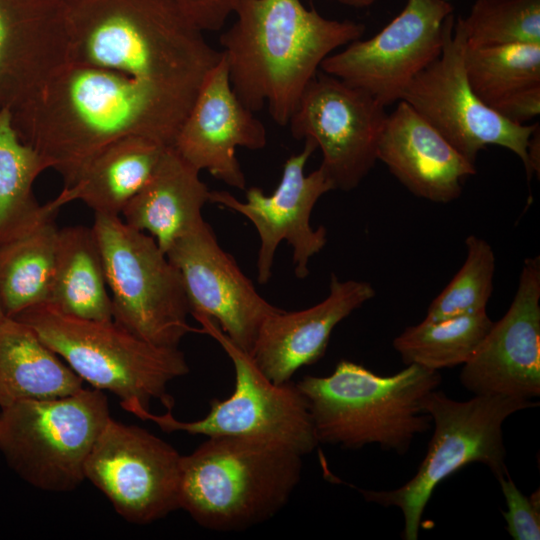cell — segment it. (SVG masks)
Returning <instances> with one entry per match:
<instances>
[{
	"label": "cell",
	"mask_w": 540,
	"mask_h": 540,
	"mask_svg": "<svg viewBox=\"0 0 540 540\" xmlns=\"http://www.w3.org/2000/svg\"><path fill=\"white\" fill-rule=\"evenodd\" d=\"M191 106L129 75L68 61L10 112L20 139L68 188L119 139L143 136L171 146Z\"/></svg>",
	"instance_id": "1"
},
{
	"label": "cell",
	"mask_w": 540,
	"mask_h": 540,
	"mask_svg": "<svg viewBox=\"0 0 540 540\" xmlns=\"http://www.w3.org/2000/svg\"><path fill=\"white\" fill-rule=\"evenodd\" d=\"M69 61L117 71L193 104L222 52L178 0H66Z\"/></svg>",
	"instance_id": "2"
},
{
	"label": "cell",
	"mask_w": 540,
	"mask_h": 540,
	"mask_svg": "<svg viewBox=\"0 0 540 540\" xmlns=\"http://www.w3.org/2000/svg\"><path fill=\"white\" fill-rule=\"evenodd\" d=\"M233 14L219 37L232 89L253 112L267 106L280 126L288 125L323 60L366 29L325 18L300 0H240Z\"/></svg>",
	"instance_id": "3"
},
{
	"label": "cell",
	"mask_w": 540,
	"mask_h": 540,
	"mask_svg": "<svg viewBox=\"0 0 540 540\" xmlns=\"http://www.w3.org/2000/svg\"><path fill=\"white\" fill-rule=\"evenodd\" d=\"M302 457L270 440L208 437L182 456L180 509L214 531L261 524L289 501L301 478Z\"/></svg>",
	"instance_id": "4"
},
{
	"label": "cell",
	"mask_w": 540,
	"mask_h": 540,
	"mask_svg": "<svg viewBox=\"0 0 540 540\" xmlns=\"http://www.w3.org/2000/svg\"><path fill=\"white\" fill-rule=\"evenodd\" d=\"M440 382L438 371L415 364L382 376L341 360L330 375H308L297 386L308 402L319 443L347 449L379 444L403 455L417 434L430 429L424 401Z\"/></svg>",
	"instance_id": "5"
},
{
	"label": "cell",
	"mask_w": 540,
	"mask_h": 540,
	"mask_svg": "<svg viewBox=\"0 0 540 540\" xmlns=\"http://www.w3.org/2000/svg\"><path fill=\"white\" fill-rule=\"evenodd\" d=\"M14 317L30 326L83 382L116 395L126 411L149 410L156 399L172 410L168 384L189 372L178 348L153 345L113 320L78 318L48 303Z\"/></svg>",
	"instance_id": "6"
},
{
	"label": "cell",
	"mask_w": 540,
	"mask_h": 540,
	"mask_svg": "<svg viewBox=\"0 0 540 540\" xmlns=\"http://www.w3.org/2000/svg\"><path fill=\"white\" fill-rule=\"evenodd\" d=\"M538 405L500 395L456 401L435 389L424 401L434 432L416 474L394 490H358L369 502L398 507L404 517V539L416 540L425 507L443 480L474 462L487 466L497 480L508 473L502 425L515 412Z\"/></svg>",
	"instance_id": "7"
},
{
	"label": "cell",
	"mask_w": 540,
	"mask_h": 540,
	"mask_svg": "<svg viewBox=\"0 0 540 540\" xmlns=\"http://www.w3.org/2000/svg\"><path fill=\"white\" fill-rule=\"evenodd\" d=\"M110 417L107 396L95 388L18 401L1 408L0 452L30 485L68 492L85 480L86 459Z\"/></svg>",
	"instance_id": "8"
},
{
	"label": "cell",
	"mask_w": 540,
	"mask_h": 540,
	"mask_svg": "<svg viewBox=\"0 0 540 540\" xmlns=\"http://www.w3.org/2000/svg\"><path fill=\"white\" fill-rule=\"evenodd\" d=\"M92 229L111 293L113 321L160 347L178 348L194 329L177 269L156 240L120 216L95 214Z\"/></svg>",
	"instance_id": "9"
},
{
	"label": "cell",
	"mask_w": 540,
	"mask_h": 540,
	"mask_svg": "<svg viewBox=\"0 0 540 540\" xmlns=\"http://www.w3.org/2000/svg\"><path fill=\"white\" fill-rule=\"evenodd\" d=\"M193 317L201 325L200 332L216 340L231 359L235 372L232 394L223 400L212 399L209 412L195 421H180L172 410L155 415L135 407L129 412L155 422L168 433L253 437L285 444L303 456L312 452L319 441L308 402L297 384L272 382L214 320L204 315Z\"/></svg>",
	"instance_id": "10"
},
{
	"label": "cell",
	"mask_w": 540,
	"mask_h": 540,
	"mask_svg": "<svg viewBox=\"0 0 540 540\" xmlns=\"http://www.w3.org/2000/svg\"><path fill=\"white\" fill-rule=\"evenodd\" d=\"M466 38L454 16L445 31L440 56L407 85V102L468 161L488 145L504 147L529 171L528 147L539 123L518 125L486 106L472 91L466 76Z\"/></svg>",
	"instance_id": "11"
},
{
	"label": "cell",
	"mask_w": 540,
	"mask_h": 540,
	"mask_svg": "<svg viewBox=\"0 0 540 540\" xmlns=\"http://www.w3.org/2000/svg\"><path fill=\"white\" fill-rule=\"evenodd\" d=\"M181 461L161 438L110 417L86 459L84 476L122 518L143 525L180 509Z\"/></svg>",
	"instance_id": "12"
},
{
	"label": "cell",
	"mask_w": 540,
	"mask_h": 540,
	"mask_svg": "<svg viewBox=\"0 0 540 540\" xmlns=\"http://www.w3.org/2000/svg\"><path fill=\"white\" fill-rule=\"evenodd\" d=\"M379 100L322 70L302 92L288 125L296 139H311L334 190L351 191L377 161L388 114Z\"/></svg>",
	"instance_id": "13"
},
{
	"label": "cell",
	"mask_w": 540,
	"mask_h": 540,
	"mask_svg": "<svg viewBox=\"0 0 540 540\" xmlns=\"http://www.w3.org/2000/svg\"><path fill=\"white\" fill-rule=\"evenodd\" d=\"M453 16L448 0H406L403 10L377 34L332 53L320 70L391 105L440 56Z\"/></svg>",
	"instance_id": "14"
},
{
	"label": "cell",
	"mask_w": 540,
	"mask_h": 540,
	"mask_svg": "<svg viewBox=\"0 0 540 540\" xmlns=\"http://www.w3.org/2000/svg\"><path fill=\"white\" fill-rule=\"evenodd\" d=\"M316 149L313 140L305 139L303 150L285 161L280 183L271 195L253 186L246 190V201H241L227 191L210 190L209 202L240 213L256 228L260 240L257 258L260 284L270 280L275 252L282 241L292 247L294 272L299 279L309 274L310 259L327 243L326 228H313L310 223L317 201L334 190L321 167L305 174L306 163Z\"/></svg>",
	"instance_id": "15"
},
{
	"label": "cell",
	"mask_w": 540,
	"mask_h": 540,
	"mask_svg": "<svg viewBox=\"0 0 540 540\" xmlns=\"http://www.w3.org/2000/svg\"><path fill=\"white\" fill-rule=\"evenodd\" d=\"M177 269L190 314L214 320L240 348L251 353L265 319L279 310L265 300L201 221L165 252Z\"/></svg>",
	"instance_id": "16"
},
{
	"label": "cell",
	"mask_w": 540,
	"mask_h": 540,
	"mask_svg": "<svg viewBox=\"0 0 540 540\" xmlns=\"http://www.w3.org/2000/svg\"><path fill=\"white\" fill-rule=\"evenodd\" d=\"M474 395H540V257L525 259L505 315L493 322L460 373Z\"/></svg>",
	"instance_id": "17"
},
{
	"label": "cell",
	"mask_w": 540,
	"mask_h": 540,
	"mask_svg": "<svg viewBox=\"0 0 540 540\" xmlns=\"http://www.w3.org/2000/svg\"><path fill=\"white\" fill-rule=\"evenodd\" d=\"M266 143L264 124L232 89L222 53L204 79L171 146L198 171L207 170L226 185L244 190L246 179L236 149L260 150Z\"/></svg>",
	"instance_id": "18"
},
{
	"label": "cell",
	"mask_w": 540,
	"mask_h": 540,
	"mask_svg": "<svg viewBox=\"0 0 540 540\" xmlns=\"http://www.w3.org/2000/svg\"><path fill=\"white\" fill-rule=\"evenodd\" d=\"M66 0H0V111L69 61Z\"/></svg>",
	"instance_id": "19"
},
{
	"label": "cell",
	"mask_w": 540,
	"mask_h": 540,
	"mask_svg": "<svg viewBox=\"0 0 540 540\" xmlns=\"http://www.w3.org/2000/svg\"><path fill=\"white\" fill-rule=\"evenodd\" d=\"M375 294L366 281H341L332 274L324 300L299 311L279 309L265 319L252 359L272 382H290L301 367L323 357L334 328Z\"/></svg>",
	"instance_id": "20"
},
{
	"label": "cell",
	"mask_w": 540,
	"mask_h": 540,
	"mask_svg": "<svg viewBox=\"0 0 540 540\" xmlns=\"http://www.w3.org/2000/svg\"><path fill=\"white\" fill-rule=\"evenodd\" d=\"M377 160L415 196L436 203L459 198L464 181L476 173L475 164L403 100L387 116Z\"/></svg>",
	"instance_id": "21"
},
{
	"label": "cell",
	"mask_w": 540,
	"mask_h": 540,
	"mask_svg": "<svg viewBox=\"0 0 540 540\" xmlns=\"http://www.w3.org/2000/svg\"><path fill=\"white\" fill-rule=\"evenodd\" d=\"M199 173L167 146L148 182L124 207L123 221L148 232L166 252L204 220L210 190Z\"/></svg>",
	"instance_id": "22"
},
{
	"label": "cell",
	"mask_w": 540,
	"mask_h": 540,
	"mask_svg": "<svg viewBox=\"0 0 540 540\" xmlns=\"http://www.w3.org/2000/svg\"><path fill=\"white\" fill-rule=\"evenodd\" d=\"M468 83L475 95L506 120L525 125L540 113V44L468 46Z\"/></svg>",
	"instance_id": "23"
},
{
	"label": "cell",
	"mask_w": 540,
	"mask_h": 540,
	"mask_svg": "<svg viewBox=\"0 0 540 540\" xmlns=\"http://www.w3.org/2000/svg\"><path fill=\"white\" fill-rule=\"evenodd\" d=\"M83 388V380L27 324L0 322V408L29 399L57 398Z\"/></svg>",
	"instance_id": "24"
},
{
	"label": "cell",
	"mask_w": 540,
	"mask_h": 540,
	"mask_svg": "<svg viewBox=\"0 0 540 540\" xmlns=\"http://www.w3.org/2000/svg\"><path fill=\"white\" fill-rule=\"evenodd\" d=\"M167 146L143 136L119 139L98 152L62 191L94 214L119 216L148 182Z\"/></svg>",
	"instance_id": "25"
},
{
	"label": "cell",
	"mask_w": 540,
	"mask_h": 540,
	"mask_svg": "<svg viewBox=\"0 0 540 540\" xmlns=\"http://www.w3.org/2000/svg\"><path fill=\"white\" fill-rule=\"evenodd\" d=\"M46 303L78 318L113 320L103 258L92 227L76 225L59 229Z\"/></svg>",
	"instance_id": "26"
},
{
	"label": "cell",
	"mask_w": 540,
	"mask_h": 540,
	"mask_svg": "<svg viewBox=\"0 0 540 540\" xmlns=\"http://www.w3.org/2000/svg\"><path fill=\"white\" fill-rule=\"evenodd\" d=\"M47 169L42 156L18 136L10 110L0 111V245L70 202L61 192L44 205L38 203L33 185Z\"/></svg>",
	"instance_id": "27"
},
{
	"label": "cell",
	"mask_w": 540,
	"mask_h": 540,
	"mask_svg": "<svg viewBox=\"0 0 540 540\" xmlns=\"http://www.w3.org/2000/svg\"><path fill=\"white\" fill-rule=\"evenodd\" d=\"M55 216L0 245V303L7 317L48 301L59 232Z\"/></svg>",
	"instance_id": "28"
},
{
	"label": "cell",
	"mask_w": 540,
	"mask_h": 540,
	"mask_svg": "<svg viewBox=\"0 0 540 540\" xmlns=\"http://www.w3.org/2000/svg\"><path fill=\"white\" fill-rule=\"evenodd\" d=\"M493 321L486 311L407 327L393 340L406 365L436 370L465 364L489 331Z\"/></svg>",
	"instance_id": "29"
},
{
	"label": "cell",
	"mask_w": 540,
	"mask_h": 540,
	"mask_svg": "<svg viewBox=\"0 0 540 540\" xmlns=\"http://www.w3.org/2000/svg\"><path fill=\"white\" fill-rule=\"evenodd\" d=\"M457 21L468 46L540 44V0H476Z\"/></svg>",
	"instance_id": "30"
},
{
	"label": "cell",
	"mask_w": 540,
	"mask_h": 540,
	"mask_svg": "<svg viewBox=\"0 0 540 540\" xmlns=\"http://www.w3.org/2000/svg\"><path fill=\"white\" fill-rule=\"evenodd\" d=\"M464 263L448 285L430 303L424 319L437 321L486 311L496 267L490 244L476 235L465 241Z\"/></svg>",
	"instance_id": "31"
},
{
	"label": "cell",
	"mask_w": 540,
	"mask_h": 540,
	"mask_svg": "<svg viewBox=\"0 0 540 540\" xmlns=\"http://www.w3.org/2000/svg\"><path fill=\"white\" fill-rule=\"evenodd\" d=\"M498 482L507 504V511L502 514L511 537L515 540H539V489L531 496H525L517 488L509 473L499 479Z\"/></svg>",
	"instance_id": "32"
},
{
	"label": "cell",
	"mask_w": 540,
	"mask_h": 540,
	"mask_svg": "<svg viewBox=\"0 0 540 540\" xmlns=\"http://www.w3.org/2000/svg\"><path fill=\"white\" fill-rule=\"evenodd\" d=\"M240 0H178L180 5L202 31H218Z\"/></svg>",
	"instance_id": "33"
},
{
	"label": "cell",
	"mask_w": 540,
	"mask_h": 540,
	"mask_svg": "<svg viewBox=\"0 0 540 540\" xmlns=\"http://www.w3.org/2000/svg\"><path fill=\"white\" fill-rule=\"evenodd\" d=\"M342 5L354 8H366L373 5L377 0H331Z\"/></svg>",
	"instance_id": "34"
},
{
	"label": "cell",
	"mask_w": 540,
	"mask_h": 540,
	"mask_svg": "<svg viewBox=\"0 0 540 540\" xmlns=\"http://www.w3.org/2000/svg\"><path fill=\"white\" fill-rule=\"evenodd\" d=\"M5 317H7V316H6V314H5L4 310H3V307H2V305H1V303H0V322H1Z\"/></svg>",
	"instance_id": "35"
}]
</instances>
